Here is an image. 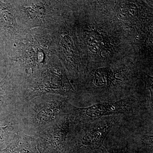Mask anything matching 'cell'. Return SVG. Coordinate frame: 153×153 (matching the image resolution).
<instances>
[{"label":"cell","mask_w":153,"mask_h":153,"mask_svg":"<svg viewBox=\"0 0 153 153\" xmlns=\"http://www.w3.org/2000/svg\"><path fill=\"white\" fill-rule=\"evenodd\" d=\"M50 30L36 28L25 30L4 50L8 70L18 84L30 78L55 55Z\"/></svg>","instance_id":"cell-1"},{"label":"cell","mask_w":153,"mask_h":153,"mask_svg":"<svg viewBox=\"0 0 153 153\" xmlns=\"http://www.w3.org/2000/svg\"><path fill=\"white\" fill-rule=\"evenodd\" d=\"M25 100L47 94L68 97L75 94L65 69L56 55L33 76L19 84L18 89Z\"/></svg>","instance_id":"cell-2"},{"label":"cell","mask_w":153,"mask_h":153,"mask_svg":"<svg viewBox=\"0 0 153 153\" xmlns=\"http://www.w3.org/2000/svg\"><path fill=\"white\" fill-rule=\"evenodd\" d=\"M143 103L139 99L128 96L117 100L100 102L84 108L68 103L66 111L71 124H80L115 115L137 114L143 108Z\"/></svg>","instance_id":"cell-3"},{"label":"cell","mask_w":153,"mask_h":153,"mask_svg":"<svg viewBox=\"0 0 153 153\" xmlns=\"http://www.w3.org/2000/svg\"><path fill=\"white\" fill-rule=\"evenodd\" d=\"M115 123L112 116L92 122L74 125V135L69 134L72 136L68 137L70 139H67L66 153L101 152L100 149Z\"/></svg>","instance_id":"cell-4"},{"label":"cell","mask_w":153,"mask_h":153,"mask_svg":"<svg viewBox=\"0 0 153 153\" xmlns=\"http://www.w3.org/2000/svg\"><path fill=\"white\" fill-rule=\"evenodd\" d=\"M17 21L24 30L36 28L49 30L58 1L49 0L12 1Z\"/></svg>","instance_id":"cell-5"},{"label":"cell","mask_w":153,"mask_h":153,"mask_svg":"<svg viewBox=\"0 0 153 153\" xmlns=\"http://www.w3.org/2000/svg\"><path fill=\"white\" fill-rule=\"evenodd\" d=\"M67 97L47 94L32 99L34 105L27 118L28 124L33 128L43 129L67 114Z\"/></svg>","instance_id":"cell-6"},{"label":"cell","mask_w":153,"mask_h":153,"mask_svg":"<svg viewBox=\"0 0 153 153\" xmlns=\"http://www.w3.org/2000/svg\"><path fill=\"white\" fill-rule=\"evenodd\" d=\"M70 126L66 114L41 130L36 139L39 153H66Z\"/></svg>","instance_id":"cell-7"},{"label":"cell","mask_w":153,"mask_h":153,"mask_svg":"<svg viewBox=\"0 0 153 153\" xmlns=\"http://www.w3.org/2000/svg\"><path fill=\"white\" fill-rule=\"evenodd\" d=\"M25 30L17 21L12 1L0 0V42L4 50L18 39Z\"/></svg>","instance_id":"cell-8"},{"label":"cell","mask_w":153,"mask_h":153,"mask_svg":"<svg viewBox=\"0 0 153 153\" xmlns=\"http://www.w3.org/2000/svg\"><path fill=\"white\" fill-rule=\"evenodd\" d=\"M0 153H39L36 138L18 132Z\"/></svg>","instance_id":"cell-9"},{"label":"cell","mask_w":153,"mask_h":153,"mask_svg":"<svg viewBox=\"0 0 153 153\" xmlns=\"http://www.w3.org/2000/svg\"><path fill=\"white\" fill-rule=\"evenodd\" d=\"M91 86L101 91H108L118 87L123 81L109 69H100L94 72L91 79Z\"/></svg>","instance_id":"cell-10"},{"label":"cell","mask_w":153,"mask_h":153,"mask_svg":"<svg viewBox=\"0 0 153 153\" xmlns=\"http://www.w3.org/2000/svg\"><path fill=\"white\" fill-rule=\"evenodd\" d=\"M17 91L16 82L12 73L7 70L5 76L0 81V114L8 100Z\"/></svg>","instance_id":"cell-11"},{"label":"cell","mask_w":153,"mask_h":153,"mask_svg":"<svg viewBox=\"0 0 153 153\" xmlns=\"http://www.w3.org/2000/svg\"><path fill=\"white\" fill-rule=\"evenodd\" d=\"M17 133L15 126L10 121L0 124V152L9 144Z\"/></svg>","instance_id":"cell-12"},{"label":"cell","mask_w":153,"mask_h":153,"mask_svg":"<svg viewBox=\"0 0 153 153\" xmlns=\"http://www.w3.org/2000/svg\"><path fill=\"white\" fill-rule=\"evenodd\" d=\"M101 153H138L133 146L128 144L114 143L103 145L100 149Z\"/></svg>","instance_id":"cell-13"},{"label":"cell","mask_w":153,"mask_h":153,"mask_svg":"<svg viewBox=\"0 0 153 153\" xmlns=\"http://www.w3.org/2000/svg\"><path fill=\"white\" fill-rule=\"evenodd\" d=\"M137 13L136 6L133 4H129L120 9L118 13V16L121 20L128 21L136 17Z\"/></svg>","instance_id":"cell-14"},{"label":"cell","mask_w":153,"mask_h":153,"mask_svg":"<svg viewBox=\"0 0 153 153\" xmlns=\"http://www.w3.org/2000/svg\"><path fill=\"white\" fill-rule=\"evenodd\" d=\"M143 80L144 81L147 87L149 88V90L150 91L151 93V100H150V107L152 111H153V78L151 76L144 74L142 76Z\"/></svg>","instance_id":"cell-15"},{"label":"cell","mask_w":153,"mask_h":153,"mask_svg":"<svg viewBox=\"0 0 153 153\" xmlns=\"http://www.w3.org/2000/svg\"><path fill=\"white\" fill-rule=\"evenodd\" d=\"M1 55V52H0V55Z\"/></svg>","instance_id":"cell-16"}]
</instances>
